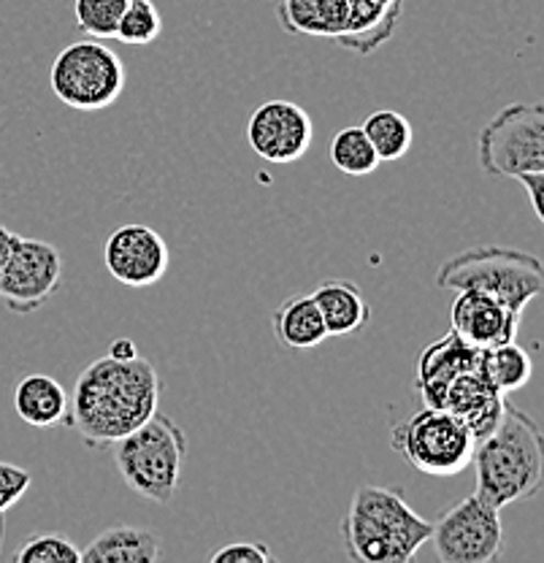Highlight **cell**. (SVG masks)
I'll use <instances>...</instances> for the list:
<instances>
[{"mask_svg": "<svg viewBox=\"0 0 544 563\" xmlns=\"http://www.w3.org/2000/svg\"><path fill=\"white\" fill-rule=\"evenodd\" d=\"M312 117L307 114V109L285 98L260 103L247 122V144L260 161L274 166L301 161L312 146Z\"/></svg>", "mask_w": 544, "mask_h": 563, "instance_id": "cell-11", "label": "cell"}, {"mask_svg": "<svg viewBox=\"0 0 544 563\" xmlns=\"http://www.w3.org/2000/svg\"><path fill=\"white\" fill-rule=\"evenodd\" d=\"M107 272L125 287H152L166 277L171 266V250L155 228L144 222H127L111 231L103 246Z\"/></svg>", "mask_w": 544, "mask_h": 563, "instance_id": "cell-12", "label": "cell"}, {"mask_svg": "<svg viewBox=\"0 0 544 563\" xmlns=\"http://www.w3.org/2000/svg\"><path fill=\"white\" fill-rule=\"evenodd\" d=\"M212 563H271L274 553L263 542H227L214 550Z\"/></svg>", "mask_w": 544, "mask_h": 563, "instance_id": "cell-28", "label": "cell"}, {"mask_svg": "<svg viewBox=\"0 0 544 563\" xmlns=\"http://www.w3.org/2000/svg\"><path fill=\"white\" fill-rule=\"evenodd\" d=\"M403 3L399 5H377L368 0H347V22L344 31L336 35V44L355 55H371L379 46L393 38L399 27Z\"/></svg>", "mask_w": 544, "mask_h": 563, "instance_id": "cell-15", "label": "cell"}, {"mask_svg": "<svg viewBox=\"0 0 544 563\" xmlns=\"http://www.w3.org/2000/svg\"><path fill=\"white\" fill-rule=\"evenodd\" d=\"M518 181L525 187V190H529L531 207H534L536 220H544V209H542V181H544V174H529V176H523V179H518Z\"/></svg>", "mask_w": 544, "mask_h": 563, "instance_id": "cell-29", "label": "cell"}, {"mask_svg": "<svg viewBox=\"0 0 544 563\" xmlns=\"http://www.w3.org/2000/svg\"><path fill=\"white\" fill-rule=\"evenodd\" d=\"M33 483V474L27 468L14 466V463L0 461V518L25 496Z\"/></svg>", "mask_w": 544, "mask_h": 563, "instance_id": "cell-27", "label": "cell"}, {"mask_svg": "<svg viewBox=\"0 0 544 563\" xmlns=\"http://www.w3.org/2000/svg\"><path fill=\"white\" fill-rule=\"evenodd\" d=\"M442 290H479L523 314L525 307L542 296L544 268L531 252L514 246L479 244L444 261L436 272Z\"/></svg>", "mask_w": 544, "mask_h": 563, "instance_id": "cell-4", "label": "cell"}, {"mask_svg": "<svg viewBox=\"0 0 544 563\" xmlns=\"http://www.w3.org/2000/svg\"><path fill=\"white\" fill-rule=\"evenodd\" d=\"M271 331L277 342L292 352L314 350L327 339L323 314H320L312 292H298V296L285 298L274 309Z\"/></svg>", "mask_w": 544, "mask_h": 563, "instance_id": "cell-17", "label": "cell"}, {"mask_svg": "<svg viewBox=\"0 0 544 563\" xmlns=\"http://www.w3.org/2000/svg\"><path fill=\"white\" fill-rule=\"evenodd\" d=\"M14 409L33 428L66 426L68 390L49 374H27L14 387Z\"/></svg>", "mask_w": 544, "mask_h": 563, "instance_id": "cell-18", "label": "cell"}, {"mask_svg": "<svg viewBox=\"0 0 544 563\" xmlns=\"http://www.w3.org/2000/svg\"><path fill=\"white\" fill-rule=\"evenodd\" d=\"M163 33V16L152 0H127L120 22H116V41L131 46H146Z\"/></svg>", "mask_w": 544, "mask_h": 563, "instance_id": "cell-24", "label": "cell"}, {"mask_svg": "<svg viewBox=\"0 0 544 563\" xmlns=\"http://www.w3.org/2000/svg\"><path fill=\"white\" fill-rule=\"evenodd\" d=\"M16 563H79L81 550L60 533H36L14 553Z\"/></svg>", "mask_w": 544, "mask_h": 563, "instance_id": "cell-26", "label": "cell"}, {"mask_svg": "<svg viewBox=\"0 0 544 563\" xmlns=\"http://www.w3.org/2000/svg\"><path fill=\"white\" fill-rule=\"evenodd\" d=\"M107 355L116 357V361H131V357H136V355H138L136 342H133V339H125V336L114 339V342L109 344V352H107Z\"/></svg>", "mask_w": 544, "mask_h": 563, "instance_id": "cell-30", "label": "cell"}, {"mask_svg": "<svg viewBox=\"0 0 544 563\" xmlns=\"http://www.w3.org/2000/svg\"><path fill=\"white\" fill-rule=\"evenodd\" d=\"M282 31L312 38H336L347 22V0H277Z\"/></svg>", "mask_w": 544, "mask_h": 563, "instance_id": "cell-20", "label": "cell"}, {"mask_svg": "<svg viewBox=\"0 0 544 563\" xmlns=\"http://www.w3.org/2000/svg\"><path fill=\"white\" fill-rule=\"evenodd\" d=\"M349 561L407 563L431 539V520L414 512L401 490L360 485L342 520Z\"/></svg>", "mask_w": 544, "mask_h": 563, "instance_id": "cell-3", "label": "cell"}, {"mask_svg": "<svg viewBox=\"0 0 544 563\" xmlns=\"http://www.w3.org/2000/svg\"><path fill=\"white\" fill-rule=\"evenodd\" d=\"M477 163L485 174L514 181L529 174H544V106H504L479 131Z\"/></svg>", "mask_w": 544, "mask_h": 563, "instance_id": "cell-8", "label": "cell"}, {"mask_svg": "<svg viewBox=\"0 0 544 563\" xmlns=\"http://www.w3.org/2000/svg\"><path fill=\"white\" fill-rule=\"evenodd\" d=\"M501 509L482 496L460 498L436 523H431V539L436 559L442 563H493L504 553V526Z\"/></svg>", "mask_w": 544, "mask_h": 563, "instance_id": "cell-9", "label": "cell"}, {"mask_svg": "<svg viewBox=\"0 0 544 563\" xmlns=\"http://www.w3.org/2000/svg\"><path fill=\"white\" fill-rule=\"evenodd\" d=\"M482 368L485 377L490 379V385H493L501 396H507V393H514L520 390V387L529 385L531 374H534V361H531L529 350L520 347L512 339V342L482 350Z\"/></svg>", "mask_w": 544, "mask_h": 563, "instance_id": "cell-22", "label": "cell"}, {"mask_svg": "<svg viewBox=\"0 0 544 563\" xmlns=\"http://www.w3.org/2000/svg\"><path fill=\"white\" fill-rule=\"evenodd\" d=\"M125 81V63L101 38L74 41L49 68L52 92L76 111L109 109L122 96Z\"/></svg>", "mask_w": 544, "mask_h": 563, "instance_id": "cell-7", "label": "cell"}, {"mask_svg": "<svg viewBox=\"0 0 544 563\" xmlns=\"http://www.w3.org/2000/svg\"><path fill=\"white\" fill-rule=\"evenodd\" d=\"M127 0H74L76 27L87 38L109 41L116 35V22L125 11Z\"/></svg>", "mask_w": 544, "mask_h": 563, "instance_id": "cell-25", "label": "cell"}, {"mask_svg": "<svg viewBox=\"0 0 544 563\" xmlns=\"http://www.w3.org/2000/svg\"><path fill=\"white\" fill-rule=\"evenodd\" d=\"M63 282V255L55 244L41 239L14 236L3 274L0 301L16 314H31L44 307Z\"/></svg>", "mask_w": 544, "mask_h": 563, "instance_id": "cell-10", "label": "cell"}, {"mask_svg": "<svg viewBox=\"0 0 544 563\" xmlns=\"http://www.w3.org/2000/svg\"><path fill=\"white\" fill-rule=\"evenodd\" d=\"M474 444L466 422L438 407L420 409L390 431V448L429 477H455L469 468Z\"/></svg>", "mask_w": 544, "mask_h": 563, "instance_id": "cell-6", "label": "cell"}, {"mask_svg": "<svg viewBox=\"0 0 544 563\" xmlns=\"http://www.w3.org/2000/svg\"><path fill=\"white\" fill-rule=\"evenodd\" d=\"M327 336H355L371 322V307L355 282L325 279L312 290Z\"/></svg>", "mask_w": 544, "mask_h": 563, "instance_id": "cell-16", "label": "cell"}, {"mask_svg": "<svg viewBox=\"0 0 544 563\" xmlns=\"http://www.w3.org/2000/svg\"><path fill=\"white\" fill-rule=\"evenodd\" d=\"M368 3H377V5H399L403 0H368Z\"/></svg>", "mask_w": 544, "mask_h": 563, "instance_id": "cell-32", "label": "cell"}, {"mask_svg": "<svg viewBox=\"0 0 544 563\" xmlns=\"http://www.w3.org/2000/svg\"><path fill=\"white\" fill-rule=\"evenodd\" d=\"M16 233H11L9 228L0 222V274H3V266H5V257H9V250H11V242H14Z\"/></svg>", "mask_w": 544, "mask_h": 563, "instance_id": "cell-31", "label": "cell"}, {"mask_svg": "<svg viewBox=\"0 0 544 563\" xmlns=\"http://www.w3.org/2000/svg\"><path fill=\"white\" fill-rule=\"evenodd\" d=\"M477 496L504 509L509 504L529 501L544 483V437L534 418L504 401L499 426L474 444Z\"/></svg>", "mask_w": 544, "mask_h": 563, "instance_id": "cell-2", "label": "cell"}, {"mask_svg": "<svg viewBox=\"0 0 544 563\" xmlns=\"http://www.w3.org/2000/svg\"><path fill=\"white\" fill-rule=\"evenodd\" d=\"M363 133L371 141L374 152H377L379 163L401 161L414 144V128L401 111L393 109H377L363 120Z\"/></svg>", "mask_w": 544, "mask_h": 563, "instance_id": "cell-21", "label": "cell"}, {"mask_svg": "<svg viewBox=\"0 0 544 563\" xmlns=\"http://www.w3.org/2000/svg\"><path fill=\"white\" fill-rule=\"evenodd\" d=\"M327 157L333 166L347 176H368L379 168V157L371 141L366 139L360 125L342 128L327 146Z\"/></svg>", "mask_w": 544, "mask_h": 563, "instance_id": "cell-23", "label": "cell"}, {"mask_svg": "<svg viewBox=\"0 0 544 563\" xmlns=\"http://www.w3.org/2000/svg\"><path fill=\"white\" fill-rule=\"evenodd\" d=\"M111 448L122 479L136 496L155 504H168L177 496L187 457V439L168 415L155 412Z\"/></svg>", "mask_w": 544, "mask_h": 563, "instance_id": "cell-5", "label": "cell"}, {"mask_svg": "<svg viewBox=\"0 0 544 563\" xmlns=\"http://www.w3.org/2000/svg\"><path fill=\"white\" fill-rule=\"evenodd\" d=\"M160 377L152 361L136 355L116 361L103 355L81 368L68 396V420L92 450L111 448L157 412Z\"/></svg>", "mask_w": 544, "mask_h": 563, "instance_id": "cell-1", "label": "cell"}, {"mask_svg": "<svg viewBox=\"0 0 544 563\" xmlns=\"http://www.w3.org/2000/svg\"><path fill=\"white\" fill-rule=\"evenodd\" d=\"M479 363H482V350H474L466 342H460L453 331L431 342L414 363V387H418L425 407H438L444 387L458 374H464L466 368L479 366Z\"/></svg>", "mask_w": 544, "mask_h": 563, "instance_id": "cell-14", "label": "cell"}, {"mask_svg": "<svg viewBox=\"0 0 544 563\" xmlns=\"http://www.w3.org/2000/svg\"><path fill=\"white\" fill-rule=\"evenodd\" d=\"M523 314L509 309L479 290H458L449 309V331L474 350H490L496 344L512 342L520 331Z\"/></svg>", "mask_w": 544, "mask_h": 563, "instance_id": "cell-13", "label": "cell"}, {"mask_svg": "<svg viewBox=\"0 0 544 563\" xmlns=\"http://www.w3.org/2000/svg\"><path fill=\"white\" fill-rule=\"evenodd\" d=\"M160 559V539L138 526H111L98 533L79 563H155Z\"/></svg>", "mask_w": 544, "mask_h": 563, "instance_id": "cell-19", "label": "cell"}]
</instances>
